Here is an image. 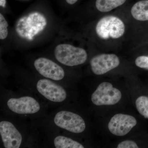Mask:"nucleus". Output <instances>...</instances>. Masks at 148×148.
I'll use <instances>...</instances> for the list:
<instances>
[{
    "label": "nucleus",
    "instance_id": "1",
    "mask_svg": "<svg viewBox=\"0 0 148 148\" xmlns=\"http://www.w3.org/2000/svg\"><path fill=\"white\" fill-rule=\"evenodd\" d=\"M47 24L46 19L43 14L34 12L20 18L16 23L15 29L19 36L32 40L45 29Z\"/></svg>",
    "mask_w": 148,
    "mask_h": 148
},
{
    "label": "nucleus",
    "instance_id": "2",
    "mask_svg": "<svg viewBox=\"0 0 148 148\" xmlns=\"http://www.w3.org/2000/svg\"><path fill=\"white\" fill-rule=\"evenodd\" d=\"M54 55L58 62L71 67L84 64L88 57L86 51L83 49L67 44L57 46L54 50Z\"/></svg>",
    "mask_w": 148,
    "mask_h": 148
},
{
    "label": "nucleus",
    "instance_id": "3",
    "mask_svg": "<svg viewBox=\"0 0 148 148\" xmlns=\"http://www.w3.org/2000/svg\"><path fill=\"white\" fill-rule=\"evenodd\" d=\"M95 31L98 36L102 39H117L124 34L125 27L120 18L108 15L104 16L98 21Z\"/></svg>",
    "mask_w": 148,
    "mask_h": 148
},
{
    "label": "nucleus",
    "instance_id": "4",
    "mask_svg": "<svg viewBox=\"0 0 148 148\" xmlns=\"http://www.w3.org/2000/svg\"><path fill=\"white\" fill-rule=\"evenodd\" d=\"M121 96L120 90L110 83L104 82L99 84L93 92L91 100L95 106H112L118 103Z\"/></svg>",
    "mask_w": 148,
    "mask_h": 148
},
{
    "label": "nucleus",
    "instance_id": "5",
    "mask_svg": "<svg viewBox=\"0 0 148 148\" xmlns=\"http://www.w3.org/2000/svg\"><path fill=\"white\" fill-rule=\"evenodd\" d=\"M53 122L58 127L74 133H82L86 127L81 116L69 111L58 112L54 116Z\"/></svg>",
    "mask_w": 148,
    "mask_h": 148
},
{
    "label": "nucleus",
    "instance_id": "6",
    "mask_svg": "<svg viewBox=\"0 0 148 148\" xmlns=\"http://www.w3.org/2000/svg\"><path fill=\"white\" fill-rule=\"evenodd\" d=\"M37 90L46 99L54 103H61L67 97L66 90L61 86L50 80L42 79L36 84Z\"/></svg>",
    "mask_w": 148,
    "mask_h": 148
},
{
    "label": "nucleus",
    "instance_id": "7",
    "mask_svg": "<svg viewBox=\"0 0 148 148\" xmlns=\"http://www.w3.org/2000/svg\"><path fill=\"white\" fill-rule=\"evenodd\" d=\"M7 105L12 112L20 114H31L40 111V106L36 100L31 96H23L18 98H11Z\"/></svg>",
    "mask_w": 148,
    "mask_h": 148
},
{
    "label": "nucleus",
    "instance_id": "8",
    "mask_svg": "<svg viewBox=\"0 0 148 148\" xmlns=\"http://www.w3.org/2000/svg\"><path fill=\"white\" fill-rule=\"evenodd\" d=\"M34 66L37 71L47 78L59 81L65 77V72L62 67L47 58H38L35 61Z\"/></svg>",
    "mask_w": 148,
    "mask_h": 148
},
{
    "label": "nucleus",
    "instance_id": "9",
    "mask_svg": "<svg viewBox=\"0 0 148 148\" xmlns=\"http://www.w3.org/2000/svg\"><path fill=\"white\" fill-rule=\"evenodd\" d=\"M137 123L134 116L118 114L112 118L108 125L110 132L115 135L123 136L127 134Z\"/></svg>",
    "mask_w": 148,
    "mask_h": 148
},
{
    "label": "nucleus",
    "instance_id": "10",
    "mask_svg": "<svg viewBox=\"0 0 148 148\" xmlns=\"http://www.w3.org/2000/svg\"><path fill=\"white\" fill-rule=\"evenodd\" d=\"M91 70L96 75L106 74L119 66L120 60L114 54H101L94 56L90 61Z\"/></svg>",
    "mask_w": 148,
    "mask_h": 148
},
{
    "label": "nucleus",
    "instance_id": "11",
    "mask_svg": "<svg viewBox=\"0 0 148 148\" xmlns=\"http://www.w3.org/2000/svg\"><path fill=\"white\" fill-rule=\"evenodd\" d=\"M0 134L5 148L20 147L22 143V135L12 123L6 121H1Z\"/></svg>",
    "mask_w": 148,
    "mask_h": 148
},
{
    "label": "nucleus",
    "instance_id": "12",
    "mask_svg": "<svg viewBox=\"0 0 148 148\" xmlns=\"http://www.w3.org/2000/svg\"><path fill=\"white\" fill-rule=\"evenodd\" d=\"M131 12L136 20L148 21V0H143L136 3L132 6Z\"/></svg>",
    "mask_w": 148,
    "mask_h": 148
},
{
    "label": "nucleus",
    "instance_id": "13",
    "mask_svg": "<svg viewBox=\"0 0 148 148\" xmlns=\"http://www.w3.org/2000/svg\"><path fill=\"white\" fill-rule=\"evenodd\" d=\"M56 148H84L81 143L71 138L64 136H58L53 140Z\"/></svg>",
    "mask_w": 148,
    "mask_h": 148
},
{
    "label": "nucleus",
    "instance_id": "14",
    "mask_svg": "<svg viewBox=\"0 0 148 148\" xmlns=\"http://www.w3.org/2000/svg\"><path fill=\"white\" fill-rule=\"evenodd\" d=\"M126 0H96L95 5L97 9L101 12L110 11L122 5Z\"/></svg>",
    "mask_w": 148,
    "mask_h": 148
},
{
    "label": "nucleus",
    "instance_id": "15",
    "mask_svg": "<svg viewBox=\"0 0 148 148\" xmlns=\"http://www.w3.org/2000/svg\"><path fill=\"white\" fill-rule=\"evenodd\" d=\"M135 105L140 114L148 119V97L140 96L136 100Z\"/></svg>",
    "mask_w": 148,
    "mask_h": 148
},
{
    "label": "nucleus",
    "instance_id": "16",
    "mask_svg": "<svg viewBox=\"0 0 148 148\" xmlns=\"http://www.w3.org/2000/svg\"><path fill=\"white\" fill-rule=\"evenodd\" d=\"M8 23L2 14H0V39H5L8 35Z\"/></svg>",
    "mask_w": 148,
    "mask_h": 148
},
{
    "label": "nucleus",
    "instance_id": "17",
    "mask_svg": "<svg viewBox=\"0 0 148 148\" xmlns=\"http://www.w3.org/2000/svg\"><path fill=\"white\" fill-rule=\"evenodd\" d=\"M135 63L136 66L139 68L148 70V56H139L136 58Z\"/></svg>",
    "mask_w": 148,
    "mask_h": 148
},
{
    "label": "nucleus",
    "instance_id": "18",
    "mask_svg": "<svg viewBox=\"0 0 148 148\" xmlns=\"http://www.w3.org/2000/svg\"><path fill=\"white\" fill-rule=\"evenodd\" d=\"M117 148H138L136 143L131 140H125L123 141L118 145Z\"/></svg>",
    "mask_w": 148,
    "mask_h": 148
},
{
    "label": "nucleus",
    "instance_id": "19",
    "mask_svg": "<svg viewBox=\"0 0 148 148\" xmlns=\"http://www.w3.org/2000/svg\"><path fill=\"white\" fill-rule=\"evenodd\" d=\"M78 0H66V1L68 4L70 5H73Z\"/></svg>",
    "mask_w": 148,
    "mask_h": 148
},
{
    "label": "nucleus",
    "instance_id": "20",
    "mask_svg": "<svg viewBox=\"0 0 148 148\" xmlns=\"http://www.w3.org/2000/svg\"><path fill=\"white\" fill-rule=\"evenodd\" d=\"M6 0H0V6L3 8L5 7Z\"/></svg>",
    "mask_w": 148,
    "mask_h": 148
}]
</instances>
